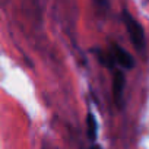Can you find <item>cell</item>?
Masks as SVG:
<instances>
[{
    "mask_svg": "<svg viewBox=\"0 0 149 149\" xmlns=\"http://www.w3.org/2000/svg\"><path fill=\"white\" fill-rule=\"evenodd\" d=\"M124 86H126L124 73L121 70H116L114 72V78H113V94H114V100H116L117 105H121V102H123Z\"/></svg>",
    "mask_w": 149,
    "mask_h": 149,
    "instance_id": "cell-3",
    "label": "cell"
},
{
    "mask_svg": "<svg viewBox=\"0 0 149 149\" xmlns=\"http://www.w3.org/2000/svg\"><path fill=\"white\" fill-rule=\"evenodd\" d=\"M123 21L126 24V29L130 35V40H132L133 45L137 50H143V47H145V31H143L142 25L127 10L123 12Z\"/></svg>",
    "mask_w": 149,
    "mask_h": 149,
    "instance_id": "cell-1",
    "label": "cell"
},
{
    "mask_svg": "<svg viewBox=\"0 0 149 149\" xmlns=\"http://www.w3.org/2000/svg\"><path fill=\"white\" fill-rule=\"evenodd\" d=\"M42 149H53V148H51V146H45V145H44V148H42Z\"/></svg>",
    "mask_w": 149,
    "mask_h": 149,
    "instance_id": "cell-6",
    "label": "cell"
},
{
    "mask_svg": "<svg viewBox=\"0 0 149 149\" xmlns=\"http://www.w3.org/2000/svg\"><path fill=\"white\" fill-rule=\"evenodd\" d=\"M111 58L114 60V63H117L118 66H121L123 69H132L134 66V60L133 57L130 56L129 51H126L123 47H120L118 44H113L111 45V50L108 51Z\"/></svg>",
    "mask_w": 149,
    "mask_h": 149,
    "instance_id": "cell-2",
    "label": "cell"
},
{
    "mask_svg": "<svg viewBox=\"0 0 149 149\" xmlns=\"http://www.w3.org/2000/svg\"><path fill=\"white\" fill-rule=\"evenodd\" d=\"M86 121H88V136H89L91 140H95V137H97V121H95L94 116L88 114Z\"/></svg>",
    "mask_w": 149,
    "mask_h": 149,
    "instance_id": "cell-4",
    "label": "cell"
},
{
    "mask_svg": "<svg viewBox=\"0 0 149 149\" xmlns=\"http://www.w3.org/2000/svg\"><path fill=\"white\" fill-rule=\"evenodd\" d=\"M91 149H101V148H100V146H98V145H95V146H92V148H91Z\"/></svg>",
    "mask_w": 149,
    "mask_h": 149,
    "instance_id": "cell-5",
    "label": "cell"
}]
</instances>
